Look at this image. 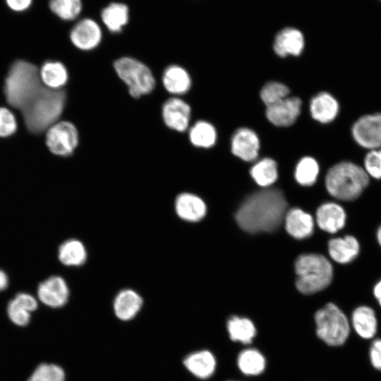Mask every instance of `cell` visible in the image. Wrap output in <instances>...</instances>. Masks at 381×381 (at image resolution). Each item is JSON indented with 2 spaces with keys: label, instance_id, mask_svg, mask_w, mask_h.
Listing matches in <instances>:
<instances>
[{
  "label": "cell",
  "instance_id": "1",
  "mask_svg": "<svg viewBox=\"0 0 381 381\" xmlns=\"http://www.w3.org/2000/svg\"><path fill=\"white\" fill-rule=\"evenodd\" d=\"M287 202L278 189H265L248 196L236 214L239 226L250 233L272 231L284 217Z\"/></svg>",
  "mask_w": 381,
  "mask_h": 381
},
{
  "label": "cell",
  "instance_id": "2",
  "mask_svg": "<svg viewBox=\"0 0 381 381\" xmlns=\"http://www.w3.org/2000/svg\"><path fill=\"white\" fill-rule=\"evenodd\" d=\"M64 90L43 86L22 111L27 128L33 133H41L57 122L66 104Z\"/></svg>",
  "mask_w": 381,
  "mask_h": 381
},
{
  "label": "cell",
  "instance_id": "3",
  "mask_svg": "<svg viewBox=\"0 0 381 381\" xmlns=\"http://www.w3.org/2000/svg\"><path fill=\"white\" fill-rule=\"evenodd\" d=\"M42 87L38 68L28 61L18 60L10 67L4 92L8 104L22 111Z\"/></svg>",
  "mask_w": 381,
  "mask_h": 381
},
{
  "label": "cell",
  "instance_id": "4",
  "mask_svg": "<svg viewBox=\"0 0 381 381\" xmlns=\"http://www.w3.org/2000/svg\"><path fill=\"white\" fill-rule=\"evenodd\" d=\"M369 177L359 165L344 161L329 169L325 176V186L332 196L351 201L361 195L369 183Z\"/></svg>",
  "mask_w": 381,
  "mask_h": 381
},
{
  "label": "cell",
  "instance_id": "5",
  "mask_svg": "<svg viewBox=\"0 0 381 381\" xmlns=\"http://www.w3.org/2000/svg\"><path fill=\"white\" fill-rule=\"evenodd\" d=\"M296 286L304 294H312L327 287L332 280L329 261L319 254H303L295 262Z\"/></svg>",
  "mask_w": 381,
  "mask_h": 381
},
{
  "label": "cell",
  "instance_id": "6",
  "mask_svg": "<svg viewBox=\"0 0 381 381\" xmlns=\"http://www.w3.org/2000/svg\"><path fill=\"white\" fill-rule=\"evenodd\" d=\"M316 334L327 345L343 346L347 341L351 326L346 314L334 303H327L315 315Z\"/></svg>",
  "mask_w": 381,
  "mask_h": 381
},
{
  "label": "cell",
  "instance_id": "7",
  "mask_svg": "<svg viewBox=\"0 0 381 381\" xmlns=\"http://www.w3.org/2000/svg\"><path fill=\"white\" fill-rule=\"evenodd\" d=\"M118 76L126 83L129 94L134 98L150 93L155 80L151 70L141 61L128 56L118 59L114 63Z\"/></svg>",
  "mask_w": 381,
  "mask_h": 381
},
{
  "label": "cell",
  "instance_id": "8",
  "mask_svg": "<svg viewBox=\"0 0 381 381\" xmlns=\"http://www.w3.org/2000/svg\"><path fill=\"white\" fill-rule=\"evenodd\" d=\"M46 144L56 155H71L78 144L77 128L69 121H57L47 130Z\"/></svg>",
  "mask_w": 381,
  "mask_h": 381
},
{
  "label": "cell",
  "instance_id": "9",
  "mask_svg": "<svg viewBox=\"0 0 381 381\" xmlns=\"http://www.w3.org/2000/svg\"><path fill=\"white\" fill-rule=\"evenodd\" d=\"M351 134L354 140L365 149L381 148V114L361 116L352 126Z\"/></svg>",
  "mask_w": 381,
  "mask_h": 381
},
{
  "label": "cell",
  "instance_id": "10",
  "mask_svg": "<svg viewBox=\"0 0 381 381\" xmlns=\"http://www.w3.org/2000/svg\"><path fill=\"white\" fill-rule=\"evenodd\" d=\"M102 37V33L99 25L90 18H84L78 22L70 32V39L73 44L83 51L97 47Z\"/></svg>",
  "mask_w": 381,
  "mask_h": 381
},
{
  "label": "cell",
  "instance_id": "11",
  "mask_svg": "<svg viewBox=\"0 0 381 381\" xmlns=\"http://www.w3.org/2000/svg\"><path fill=\"white\" fill-rule=\"evenodd\" d=\"M37 296L44 305L51 308H60L67 303L69 289L62 277L52 276L39 284Z\"/></svg>",
  "mask_w": 381,
  "mask_h": 381
},
{
  "label": "cell",
  "instance_id": "12",
  "mask_svg": "<svg viewBox=\"0 0 381 381\" xmlns=\"http://www.w3.org/2000/svg\"><path fill=\"white\" fill-rule=\"evenodd\" d=\"M301 100L297 97H287L267 107L266 116L270 122L277 126L293 124L300 114Z\"/></svg>",
  "mask_w": 381,
  "mask_h": 381
},
{
  "label": "cell",
  "instance_id": "13",
  "mask_svg": "<svg viewBox=\"0 0 381 381\" xmlns=\"http://www.w3.org/2000/svg\"><path fill=\"white\" fill-rule=\"evenodd\" d=\"M190 107L183 99L172 97L163 104L162 115L165 125L179 132L185 131L189 125Z\"/></svg>",
  "mask_w": 381,
  "mask_h": 381
},
{
  "label": "cell",
  "instance_id": "14",
  "mask_svg": "<svg viewBox=\"0 0 381 381\" xmlns=\"http://www.w3.org/2000/svg\"><path fill=\"white\" fill-rule=\"evenodd\" d=\"M260 141L257 134L250 128H241L232 136L231 151L244 161H253L258 155Z\"/></svg>",
  "mask_w": 381,
  "mask_h": 381
},
{
  "label": "cell",
  "instance_id": "15",
  "mask_svg": "<svg viewBox=\"0 0 381 381\" xmlns=\"http://www.w3.org/2000/svg\"><path fill=\"white\" fill-rule=\"evenodd\" d=\"M305 40L303 33L294 28H285L276 35L273 49L281 57L298 56L303 50Z\"/></svg>",
  "mask_w": 381,
  "mask_h": 381
},
{
  "label": "cell",
  "instance_id": "16",
  "mask_svg": "<svg viewBox=\"0 0 381 381\" xmlns=\"http://www.w3.org/2000/svg\"><path fill=\"white\" fill-rule=\"evenodd\" d=\"M353 332L361 338L372 340L377 332L378 320L375 310L369 306H361L351 314Z\"/></svg>",
  "mask_w": 381,
  "mask_h": 381
},
{
  "label": "cell",
  "instance_id": "17",
  "mask_svg": "<svg viewBox=\"0 0 381 381\" xmlns=\"http://www.w3.org/2000/svg\"><path fill=\"white\" fill-rule=\"evenodd\" d=\"M37 300L26 293L18 294L9 301L7 314L11 321L18 326L27 325L30 320L31 313L37 308Z\"/></svg>",
  "mask_w": 381,
  "mask_h": 381
},
{
  "label": "cell",
  "instance_id": "18",
  "mask_svg": "<svg viewBox=\"0 0 381 381\" xmlns=\"http://www.w3.org/2000/svg\"><path fill=\"white\" fill-rule=\"evenodd\" d=\"M175 210L181 219L190 222H196L205 217L206 205L198 195L183 193L176 198Z\"/></svg>",
  "mask_w": 381,
  "mask_h": 381
},
{
  "label": "cell",
  "instance_id": "19",
  "mask_svg": "<svg viewBox=\"0 0 381 381\" xmlns=\"http://www.w3.org/2000/svg\"><path fill=\"white\" fill-rule=\"evenodd\" d=\"M319 227L329 233H336L341 229L346 222V212L338 204L327 202L322 205L316 212Z\"/></svg>",
  "mask_w": 381,
  "mask_h": 381
},
{
  "label": "cell",
  "instance_id": "20",
  "mask_svg": "<svg viewBox=\"0 0 381 381\" xmlns=\"http://www.w3.org/2000/svg\"><path fill=\"white\" fill-rule=\"evenodd\" d=\"M183 365L194 376L205 380L214 374L216 359L210 351L201 350L188 354L183 360Z\"/></svg>",
  "mask_w": 381,
  "mask_h": 381
},
{
  "label": "cell",
  "instance_id": "21",
  "mask_svg": "<svg viewBox=\"0 0 381 381\" xmlns=\"http://www.w3.org/2000/svg\"><path fill=\"white\" fill-rule=\"evenodd\" d=\"M142 297L135 291L127 289L119 291L114 301V311L116 317L124 321L133 319L143 306Z\"/></svg>",
  "mask_w": 381,
  "mask_h": 381
},
{
  "label": "cell",
  "instance_id": "22",
  "mask_svg": "<svg viewBox=\"0 0 381 381\" xmlns=\"http://www.w3.org/2000/svg\"><path fill=\"white\" fill-rule=\"evenodd\" d=\"M339 110L337 100L326 92L318 93L313 97L310 104L312 117L322 123L332 121L337 117Z\"/></svg>",
  "mask_w": 381,
  "mask_h": 381
},
{
  "label": "cell",
  "instance_id": "23",
  "mask_svg": "<svg viewBox=\"0 0 381 381\" xmlns=\"http://www.w3.org/2000/svg\"><path fill=\"white\" fill-rule=\"evenodd\" d=\"M328 250L331 258L337 262L345 264L351 262L360 250L359 243L352 236L332 238L328 243Z\"/></svg>",
  "mask_w": 381,
  "mask_h": 381
},
{
  "label": "cell",
  "instance_id": "24",
  "mask_svg": "<svg viewBox=\"0 0 381 381\" xmlns=\"http://www.w3.org/2000/svg\"><path fill=\"white\" fill-rule=\"evenodd\" d=\"M313 226L311 215L299 208L291 209L286 214V230L295 238L303 239L310 236L313 233Z\"/></svg>",
  "mask_w": 381,
  "mask_h": 381
},
{
  "label": "cell",
  "instance_id": "25",
  "mask_svg": "<svg viewBox=\"0 0 381 381\" xmlns=\"http://www.w3.org/2000/svg\"><path fill=\"white\" fill-rule=\"evenodd\" d=\"M162 83L169 93L183 95L190 88L191 79L183 68L178 65H171L164 71Z\"/></svg>",
  "mask_w": 381,
  "mask_h": 381
},
{
  "label": "cell",
  "instance_id": "26",
  "mask_svg": "<svg viewBox=\"0 0 381 381\" xmlns=\"http://www.w3.org/2000/svg\"><path fill=\"white\" fill-rule=\"evenodd\" d=\"M103 23L111 32H119L128 23L129 10L123 3L113 2L102 11Z\"/></svg>",
  "mask_w": 381,
  "mask_h": 381
},
{
  "label": "cell",
  "instance_id": "27",
  "mask_svg": "<svg viewBox=\"0 0 381 381\" xmlns=\"http://www.w3.org/2000/svg\"><path fill=\"white\" fill-rule=\"evenodd\" d=\"M40 75L42 83L52 89H61L68 79L66 68L59 61H46L40 70Z\"/></svg>",
  "mask_w": 381,
  "mask_h": 381
},
{
  "label": "cell",
  "instance_id": "28",
  "mask_svg": "<svg viewBox=\"0 0 381 381\" xmlns=\"http://www.w3.org/2000/svg\"><path fill=\"white\" fill-rule=\"evenodd\" d=\"M230 339L242 344H250L256 335L253 322L246 318L232 316L226 323Z\"/></svg>",
  "mask_w": 381,
  "mask_h": 381
},
{
  "label": "cell",
  "instance_id": "29",
  "mask_svg": "<svg viewBox=\"0 0 381 381\" xmlns=\"http://www.w3.org/2000/svg\"><path fill=\"white\" fill-rule=\"evenodd\" d=\"M58 257L60 262L66 266H80L86 260L87 251L81 241L69 239L59 246Z\"/></svg>",
  "mask_w": 381,
  "mask_h": 381
},
{
  "label": "cell",
  "instance_id": "30",
  "mask_svg": "<svg viewBox=\"0 0 381 381\" xmlns=\"http://www.w3.org/2000/svg\"><path fill=\"white\" fill-rule=\"evenodd\" d=\"M239 370L246 375H258L265 369L264 356L257 349L249 348L240 352L237 358Z\"/></svg>",
  "mask_w": 381,
  "mask_h": 381
},
{
  "label": "cell",
  "instance_id": "31",
  "mask_svg": "<svg viewBox=\"0 0 381 381\" xmlns=\"http://www.w3.org/2000/svg\"><path fill=\"white\" fill-rule=\"evenodd\" d=\"M214 127L205 121H197L189 131V140L195 147L209 148L216 142Z\"/></svg>",
  "mask_w": 381,
  "mask_h": 381
},
{
  "label": "cell",
  "instance_id": "32",
  "mask_svg": "<svg viewBox=\"0 0 381 381\" xmlns=\"http://www.w3.org/2000/svg\"><path fill=\"white\" fill-rule=\"evenodd\" d=\"M250 173L259 186H269L277 179V164L271 158H264L253 166Z\"/></svg>",
  "mask_w": 381,
  "mask_h": 381
},
{
  "label": "cell",
  "instance_id": "33",
  "mask_svg": "<svg viewBox=\"0 0 381 381\" xmlns=\"http://www.w3.org/2000/svg\"><path fill=\"white\" fill-rule=\"evenodd\" d=\"M318 173L317 161L310 157H304L296 165L295 178L301 185L310 186L316 181Z\"/></svg>",
  "mask_w": 381,
  "mask_h": 381
},
{
  "label": "cell",
  "instance_id": "34",
  "mask_svg": "<svg viewBox=\"0 0 381 381\" xmlns=\"http://www.w3.org/2000/svg\"><path fill=\"white\" fill-rule=\"evenodd\" d=\"M50 10L64 20L76 18L82 10L81 0H50Z\"/></svg>",
  "mask_w": 381,
  "mask_h": 381
},
{
  "label": "cell",
  "instance_id": "35",
  "mask_svg": "<svg viewBox=\"0 0 381 381\" xmlns=\"http://www.w3.org/2000/svg\"><path fill=\"white\" fill-rule=\"evenodd\" d=\"M61 367L52 363H42L33 371L28 381H65Z\"/></svg>",
  "mask_w": 381,
  "mask_h": 381
},
{
  "label": "cell",
  "instance_id": "36",
  "mask_svg": "<svg viewBox=\"0 0 381 381\" xmlns=\"http://www.w3.org/2000/svg\"><path fill=\"white\" fill-rule=\"evenodd\" d=\"M289 87L284 84L271 81L266 83L260 91V97L267 107L272 105L287 97Z\"/></svg>",
  "mask_w": 381,
  "mask_h": 381
},
{
  "label": "cell",
  "instance_id": "37",
  "mask_svg": "<svg viewBox=\"0 0 381 381\" xmlns=\"http://www.w3.org/2000/svg\"><path fill=\"white\" fill-rule=\"evenodd\" d=\"M364 169L369 176L381 179V148L370 150L364 158Z\"/></svg>",
  "mask_w": 381,
  "mask_h": 381
},
{
  "label": "cell",
  "instance_id": "38",
  "mask_svg": "<svg viewBox=\"0 0 381 381\" xmlns=\"http://www.w3.org/2000/svg\"><path fill=\"white\" fill-rule=\"evenodd\" d=\"M17 129V123L13 113L5 107H0V137L13 135Z\"/></svg>",
  "mask_w": 381,
  "mask_h": 381
},
{
  "label": "cell",
  "instance_id": "39",
  "mask_svg": "<svg viewBox=\"0 0 381 381\" xmlns=\"http://www.w3.org/2000/svg\"><path fill=\"white\" fill-rule=\"evenodd\" d=\"M369 358L372 366L381 371V339H372L369 349Z\"/></svg>",
  "mask_w": 381,
  "mask_h": 381
},
{
  "label": "cell",
  "instance_id": "40",
  "mask_svg": "<svg viewBox=\"0 0 381 381\" xmlns=\"http://www.w3.org/2000/svg\"><path fill=\"white\" fill-rule=\"evenodd\" d=\"M32 0H6L8 6L13 11L21 12L28 9Z\"/></svg>",
  "mask_w": 381,
  "mask_h": 381
},
{
  "label": "cell",
  "instance_id": "41",
  "mask_svg": "<svg viewBox=\"0 0 381 381\" xmlns=\"http://www.w3.org/2000/svg\"><path fill=\"white\" fill-rule=\"evenodd\" d=\"M8 285V276L3 270H0V291L5 290Z\"/></svg>",
  "mask_w": 381,
  "mask_h": 381
},
{
  "label": "cell",
  "instance_id": "42",
  "mask_svg": "<svg viewBox=\"0 0 381 381\" xmlns=\"http://www.w3.org/2000/svg\"><path fill=\"white\" fill-rule=\"evenodd\" d=\"M373 293L375 298L381 306V280L375 284Z\"/></svg>",
  "mask_w": 381,
  "mask_h": 381
},
{
  "label": "cell",
  "instance_id": "43",
  "mask_svg": "<svg viewBox=\"0 0 381 381\" xmlns=\"http://www.w3.org/2000/svg\"><path fill=\"white\" fill-rule=\"evenodd\" d=\"M377 238L378 243L381 246V226L379 227L377 230Z\"/></svg>",
  "mask_w": 381,
  "mask_h": 381
},
{
  "label": "cell",
  "instance_id": "44",
  "mask_svg": "<svg viewBox=\"0 0 381 381\" xmlns=\"http://www.w3.org/2000/svg\"><path fill=\"white\" fill-rule=\"evenodd\" d=\"M381 1V0H380Z\"/></svg>",
  "mask_w": 381,
  "mask_h": 381
}]
</instances>
